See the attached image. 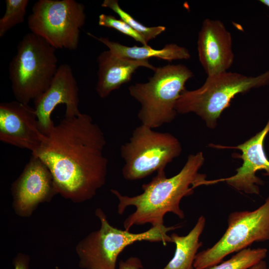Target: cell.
Wrapping results in <instances>:
<instances>
[{
	"instance_id": "cell-8",
	"label": "cell",
	"mask_w": 269,
	"mask_h": 269,
	"mask_svg": "<svg viewBox=\"0 0 269 269\" xmlns=\"http://www.w3.org/2000/svg\"><path fill=\"white\" fill-rule=\"evenodd\" d=\"M85 9L75 0H39L28 17V27L55 49L75 50L86 22Z\"/></svg>"
},
{
	"instance_id": "cell-22",
	"label": "cell",
	"mask_w": 269,
	"mask_h": 269,
	"mask_svg": "<svg viewBox=\"0 0 269 269\" xmlns=\"http://www.w3.org/2000/svg\"><path fill=\"white\" fill-rule=\"evenodd\" d=\"M143 266L141 260L137 257H130L126 261L121 260L118 269H141Z\"/></svg>"
},
{
	"instance_id": "cell-14",
	"label": "cell",
	"mask_w": 269,
	"mask_h": 269,
	"mask_svg": "<svg viewBox=\"0 0 269 269\" xmlns=\"http://www.w3.org/2000/svg\"><path fill=\"white\" fill-rule=\"evenodd\" d=\"M15 203L19 211L29 212L38 203L57 193L52 175L37 156H31L12 186Z\"/></svg>"
},
{
	"instance_id": "cell-19",
	"label": "cell",
	"mask_w": 269,
	"mask_h": 269,
	"mask_svg": "<svg viewBox=\"0 0 269 269\" xmlns=\"http://www.w3.org/2000/svg\"><path fill=\"white\" fill-rule=\"evenodd\" d=\"M102 7L108 8L116 13L120 17L134 30L142 35L148 42L156 38L164 32L166 27L164 26L148 27L136 20L130 13L122 9L117 0H105L101 4Z\"/></svg>"
},
{
	"instance_id": "cell-2",
	"label": "cell",
	"mask_w": 269,
	"mask_h": 269,
	"mask_svg": "<svg viewBox=\"0 0 269 269\" xmlns=\"http://www.w3.org/2000/svg\"><path fill=\"white\" fill-rule=\"evenodd\" d=\"M204 162L202 152L190 154L178 173L168 178L164 170L157 172L150 182L142 185V193L136 196L122 195L118 191L111 189L119 201V214H123L130 206L136 208L125 220V230L129 231L133 225L147 223L153 227L162 226L164 216L168 212L184 219V213L180 208L181 199L191 195L196 187L207 184L206 175L199 173Z\"/></svg>"
},
{
	"instance_id": "cell-25",
	"label": "cell",
	"mask_w": 269,
	"mask_h": 269,
	"mask_svg": "<svg viewBox=\"0 0 269 269\" xmlns=\"http://www.w3.org/2000/svg\"><path fill=\"white\" fill-rule=\"evenodd\" d=\"M259 1L269 8V0H260Z\"/></svg>"
},
{
	"instance_id": "cell-24",
	"label": "cell",
	"mask_w": 269,
	"mask_h": 269,
	"mask_svg": "<svg viewBox=\"0 0 269 269\" xmlns=\"http://www.w3.org/2000/svg\"><path fill=\"white\" fill-rule=\"evenodd\" d=\"M266 262L263 260L249 269H267Z\"/></svg>"
},
{
	"instance_id": "cell-9",
	"label": "cell",
	"mask_w": 269,
	"mask_h": 269,
	"mask_svg": "<svg viewBox=\"0 0 269 269\" xmlns=\"http://www.w3.org/2000/svg\"><path fill=\"white\" fill-rule=\"evenodd\" d=\"M269 240V196L253 211L231 213L228 228L212 247L197 253L194 269H206L220 263L227 256L247 248L254 242Z\"/></svg>"
},
{
	"instance_id": "cell-3",
	"label": "cell",
	"mask_w": 269,
	"mask_h": 269,
	"mask_svg": "<svg viewBox=\"0 0 269 269\" xmlns=\"http://www.w3.org/2000/svg\"><path fill=\"white\" fill-rule=\"evenodd\" d=\"M269 84V70L256 76L226 71L208 76L203 85L194 90H184L177 100V113H194L211 129L217 125L222 113L240 93Z\"/></svg>"
},
{
	"instance_id": "cell-4",
	"label": "cell",
	"mask_w": 269,
	"mask_h": 269,
	"mask_svg": "<svg viewBox=\"0 0 269 269\" xmlns=\"http://www.w3.org/2000/svg\"><path fill=\"white\" fill-rule=\"evenodd\" d=\"M56 50L32 32L24 35L8 66L16 101L28 104L48 89L59 67Z\"/></svg>"
},
{
	"instance_id": "cell-7",
	"label": "cell",
	"mask_w": 269,
	"mask_h": 269,
	"mask_svg": "<svg viewBox=\"0 0 269 269\" xmlns=\"http://www.w3.org/2000/svg\"><path fill=\"white\" fill-rule=\"evenodd\" d=\"M141 124L133 131L128 142L121 146L125 161L122 168L128 180L143 179L166 166L178 156L182 147L178 139L168 133H160Z\"/></svg>"
},
{
	"instance_id": "cell-5",
	"label": "cell",
	"mask_w": 269,
	"mask_h": 269,
	"mask_svg": "<svg viewBox=\"0 0 269 269\" xmlns=\"http://www.w3.org/2000/svg\"><path fill=\"white\" fill-rule=\"evenodd\" d=\"M146 83L129 87L130 95L140 104L138 113L141 124L152 129L171 123L175 118V106L187 81L193 76L186 66L168 64L156 67Z\"/></svg>"
},
{
	"instance_id": "cell-26",
	"label": "cell",
	"mask_w": 269,
	"mask_h": 269,
	"mask_svg": "<svg viewBox=\"0 0 269 269\" xmlns=\"http://www.w3.org/2000/svg\"><path fill=\"white\" fill-rule=\"evenodd\" d=\"M267 269H269V267H267Z\"/></svg>"
},
{
	"instance_id": "cell-21",
	"label": "cell",
	"mask_w": 269,
	"mask_h": 269,
	"mask_svg": "<svg viewBox=\"0 0 269 269\" xmlns=\"http://www.w3.org/2000/svg\"><path fill=\"white\" fill-rule=\"evenodd\" d=\"M98 24L101 26L113 28L140 42L142 45H148V42L142 35L124 20L118 19L113 15L101 14L99 16Z\"/></svg>"
},
{
	"instance_id": "cell-20",
	"label": "cell",
	"mask_w": 269,
	"mask_h": 269,
	"mask_svg": "<svg viewBox=\"0 0 269 269\" xmlns=\"http://www.w3.org/2000/svg\"><path fill=\"white\" fill-rule=\"evenodd\" d=\"M28 3V0H5V12L0 18V37L24 21Z\"/></svg>"
},
{
	"instance_id": "cell-15",
	"label": "cell",
	"mask_w": 269,
	"mask_h": 269,
	"mask_svg": "<svg viewBox=\"0 0 269 269\" xmlns=\"http://www.w3.org/2000/svg\"><path fill=\"white\" fill-rule=\"evenodd\" d=\"M98 72L96 91L101 98L129 83L139 67L154 71L156 67L148 60H135L119 57L109 50L101 52L97 57Z\"/></svg>"
},
{
	"instance_id": "cell-10",
	"label": "cell",
	"mask_w": 269,
	"mask_h": 269,
	"mask_svg": "<svg viewBox=\"0 0 269 269\" xmlns=\"http://www.w3.org/2000/svg\"><path fill=\"white\" fill-rule=\"evenodd\" d=\"M40 132L47 135L55 126L51 114L60 104L66 105L65 117L80 114L79 109V88L71 66L67 64L59 66L48 89L33 101Z\"/></svg>"
},
{
	"instance_id": "cell-13",
	"label": "cell",
	"mask_w": 269,
	"mask_h": 269,
	"mask_svg": "<svg viewBox=\"0 0 269 269\" xmlns=\"http://www.w3.org/2000/svg\"><path fill=\"white\" fill-rule=\"evenodd\" d=\"M197 51L207 76L227 71L231 67L234 60L232 38L221 21L204 20L198 33Z\"/></svg>"
},
{
	"instance_id": "cell-17",
	"label": "cell",
	"mask_w": 269,
	"mask_h": 269,
	"mask_svg": "<svg viewBox=\"0 0 269 269\" xmlns=\"http://www.w3.org/2000/svg\"><path fill=\"white\" fill-rule=\"evenodd\" d=\"M206 223L205 218L200 216L189 233L180 236L172 233L170 237L176 246L174 255L162 269H193V263L202 243L199 241Z\"/></svg>"
},
{
	"instance_id": "cell-1",
	"label": "cell",
	"mask_w": 269,
	"mask_h": 269,
	"mask_svg": "<svg viewBox=\"0 0 269 269\" xmlns=\"http://www.w3.org/2000/svg\"><path fill=\"white\" fill-rule=\"evenodd\" d=\"M39 149L57 193L75 202L92 198L106 182L107 158L104 134L92 117L81 113L65 117L53 128Z\"/></svg>"
},
{
	"instance_id": "cell-23",
	"label": "cell",
	"mask_w": 269,
	"mask_h": 269,
	"mask_svg": "<svg viewBox=\"0 0 269 269\" xmlns=\"http://www.w3.org/2000/svg\"><path fill=\"white\" fill-rule=\"evenodd\" d=\"M28 260L22 257H17L14 261V269H28Z\"/></svg>"
},
{
	"instance_id": "cell-16",
	"label": "cell",
	"mask_w": 269,
	"mask_h": 269,
	"mask_svg": "<svg viewBox=\"0 0 269 269\" xmlns=\"http://www.w3.org/2000/svg\"><path fill=\"white\" fill-rule=\"evenodd\" d=\"M87 34L104 44L115 55L124 58L148 60L149 58H156L170 62L190 58V54L187 49L174 43L167 44L162 49H155L148 45L141 47L126 46L107 37H97L90 33H87Z\"/></svg>"
},
{
	"instance_id": "cell-18",
	"label": "cell",
	"mask_w": 269,
	"mask_h": 269,
	"mask_svg": "<svg viewBox=\"0 0 269 269\" xmlns=\"http://www.w3.org/2000/svg\"><path fill=\"white\" fill-rule=\"evenodd\" d=\"M266 248H246L237 252L229 260L206 269H249L267 257Z\"/></svg>"
},
{
	"instance_id": "cell-12",
	"label": "cell",
	"mask_w": 269,
	"mask_h": 269,
	"mask_svg": "<svg viewBox=\"0 0 269 269\" xmlns=\"http://www.w3.org/2000/svg\"><path fill=\"white\" fill-rule=\"evenodd\" d=\"M269 133V118L265 127L256 135L245 142L236 146L215 145L221 148L238 149L242 151L240 158L243 160L241 166L236 169V173L228 178L217 181H225L239 191L249 194H260V185L263 181L256 176L259 170H265V175L269 177V160L264 149L265 138Z\"/></svg>"
},
{
	"instance_id": "cell-11",
	"label": "cell",
	"mask_w": 269,
	"mask_h": 269,
	"mask_svg": "<svg viewBox=\"0 0 269 269\" xmlns=\"http://www.w3.org/2000/svg\"><path fill=\"white\" fill-rule=\"evenodd\" d=\"M46 136L39 130L34 108L16 101L0 104V140L36 152Z\"/></svg>"
},
{
	"instance_id": "cell-6",
	"label": "cell",
	"mask_w": 269,
	"mask_h": 269,
	"mask_svg": "<svg viewBox=\"0 0 269 269\" xmlns=\"http://www.w3.org/2000/svg\"><path fill=\"white\" fill-rule=\"evenodd\" d=\"M96 215L101 221V228L92 232L77 247L79 267L84 269H116L120 254L129 245L137 241L161 242L166 246L172 243L167 233L181 227L180 225L152 226L142 233H133L111 226L100 209Z\"/></svg>"
}]
</instances>
